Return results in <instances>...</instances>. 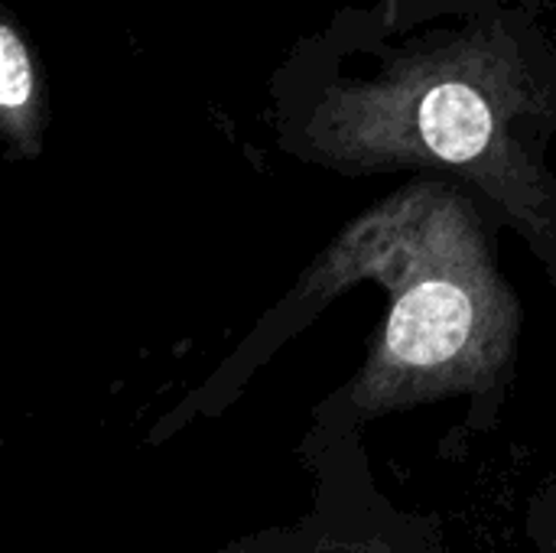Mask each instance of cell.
Segmentation results:
<instances>
[{"mask_svg":"<svg viewBox=\"0 0 556 553\" xmlns=\"http://www.w3.org/2000/svg\"><path fill=\"white\" fill-rule=\"evenodd\" d=\"M476 310L463 287L427 280L407 290L388 319V355L407 368H433L459 355L472 336Z\"/></svg>","mask_w":556,"mask_h":553,"instance_id":"1","label":"cell"},{"mask_svg":"<svg viewBox=\"0 0 556 553\" xmlns=\"http://www.w3.org/2000/svg\"><path fill=\"white\" fill-rule=\"evenodd\" d=\"M420 137L440 160H476L492 140V111L472 85H437L420 104Z\"/></svg>","mask_w":556,"mask_h":553,"instance_id":"2","label":"cell"},{"mask_svg":"<svg viewBox=\"0 0 556 553\" xmlns=\"http://www.w3.org/2000/svg\"><path fill=\"white\" fill-rule=\"evenodd\" d=\"M33 101V65L26 46L10 26H0V104L10 117L26 114Z\"/></svg>","mask_w":556,"mask_h":553,"instance_id":"3","label":"cell"}]
</instances>
